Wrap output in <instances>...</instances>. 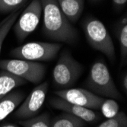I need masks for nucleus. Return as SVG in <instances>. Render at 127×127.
<instances>
[{
  "instance_id": "obj_20",
  "label": "nucleus",
  "mask_w": 127,
  "mask_h": 127,
  "mask_svg": "<svg viewBox=\"0 0 127 127\" xmlns=\"http://www.w3.org/2000/svg\"><path fill=\"white\" fill-rule=\"evenodd\" d=\"M101 112L106 118H111L119 112V104L114 99L103 100L100 106Z\"/></svg>"
},
{
  "instance_id": "obj_4",
  "label": "nucleus",
  "mask_w": 127,
  "mask_h": 127,
  "mask_svg": "<svg viewBox=\"0 0 127 127\" xmlns=\"http://www.w3.org/2000/svg\"><path fill=\"white\" fill-rule=\"evenodd\" d=\"M83 72V66L68 50H63L53 71L54 85L59 90L71 88Z\"/></svg>"
},
{
  "instance_id": "obj_15",
  "label": "nucleus",
  "mask_w": 127,
  "mask_h": 127,
  "mask_svg": "<svg viewBox=\"0 0 127 127\" xmlns=\"http://www.w3.org/2000/svg\"><path fill=\"white\" fill-rule=\"evenodd\" d=\"M117 37L120 49V65L127 63V18L125 16L117 25Z\"/></svg>"
},
{
  "instance_id": "obj_3",
  "label": "nucleus",
  "mask_w": 127,
  "mask_h": 127,
  "mask_svg": "<svg viewBox=\"0 0 127 127\" xmlns=\"http://www.w3.org/2000/svg\"><path fill=\"white\" fill-rule=\"evenodd\" d=\"M82 26L91 47L103 53L110 60L113 61L116 57L115 48L105 25L100 20L88 16L83 20Z\"/></svg>"
},
{
  "instance_id": "obj_17",
  "label": "nucleus",
  "mask_w": 127,
  "mask_h": 127,
  "mask_svg": "<svg viewBox=\"0 0 127 127\" xmlns=\"http://www.w3.org/2000/svg\"><path fill=\"white\" fill-rule=\"evenodd\" d=\"M18 124L23 127H51L50 116L46 112L27 120H19Z\"/></svg>"
},
{
  "instance_id": "obj_8",
  "label": "nucleus",
  "mask_w": 127,
  "mask_h": 127,
  "mask_svg": "<svg viewBox=\"0 0 127 127\" xmlns=\"http://www.w3.org/2000/svg\"><path fill=\"white\" fill-rule=\"evenodd\" d=\"M47 91L48 83L47 82L34 88L15 112V117L21 120L37 116L44 103Z\"/></svg>"
},
{
  "instance_id": "obj_23",
  "label": "nucleus",
  "mask_w": 127,
  "mask_h": 127,
  "mask_svg": "<svg viewBox=\"0 0 127 127\" xmlns=\"http://www.w3.org/2000/svg\"><path fill=\"white\" fill-rule=\"evenodd\" d=\"M0 127H19V126L12 123H3L0 126Z\"/></svg>"
},
{
  "instance_id": "obj_1",
  "label": "nucleus",
  "mask_w": 127,
  "mask_h": 127,
  "mask_svg": "<svg viewBox=\"0 0 127 127\" xmlns=\"http://www.w3.org/2000/svg\"><path fill=\"white\" fill-rule=\"evenodd\" d=\"M43 11V32L50 40L75 43L78 31L63 15L56 0H40Z\"/></svg>"
},
{
  "instance_id": "obj_18",
  "label": "nucleus",
  "mask_w": 127,
  "mask_h": 127,
  "mask_svg": "<svg viewBox=\"0 0 127 127\" xmlns=\"http://www.w3.org/2000/svg\"><path fill=\"white\" fill-rule=\"evenodd\" d=\"M27 2L28 0H0V12L11 14L21 9Z\"/></svg>"
},
{
  "instance_id": "obj_22",
  "label": "nucleus",
  "mask_w": 127,
  "mask_h": 127,
  "mask_svg": "<svg viewBox=\"0 0 127 127\" xmlns=\"http://www.w3.org/2000/svg\"><path fill=\"white\" fill-rule=\"evenodd\" d=\"M122 85H123V90L125 91V93L126 94V92H127V75L126 74L123 77Z\"/></svg>"
},
{
  "instance_id": "obj_11",
  "label": "nucleus",
  "mask_w": 127,
  "mask_h": 127,
  "mask_svg": "<svg viewBox=\"0 0 127 127\" xmlns=\"http://www.w3.org/2000/svg\"><path fill=\"white\" fill-rule=\"evenodd\" d=\"M62 12L71 24H75L82 15L85 0H56Z\"/></svg>"
},
{
  "instance_id": "obj_16",
  "label": "nucleus",
  "mask_w": 127,
  "mask_h": 127,
  "mask_svg": "<svg viewBox=\"0 0 127 127\" xmlns=\"http://www.w3.org/2000/svg\"><path fill=\"white\" fill-rule=\"evenodd\" d=\"M21 12V9L15 11L14 12L9 14L4 20L0 23V53H1L3 42L7 37L8 32L13 27L14 24L18 18Z\"/></svg>"
},
{
  "instance_id": "obj_21",
  "label": "nucleus",
  "mask_w": 127,
  "mask_h": 127,
  "mask_svg": "<svg viewBox=\"0 0 127 127\" xmlns=\"http://www.w3.org/2000/svg\"><path fill=\"white\" fill-rule=\"evenodd\" d=\"M126 2H127V0H113L114 7L117 9H120L124 7Z\"/></svg>"
},
{
  "instance_id": "obj_12",
  "label": "nucleus",
  "mask_w": 127,
  "mask_h": 127,
  "mask_svg": "<svg viewBox=\"0 0 127 127\" xmlns=\"http://www.w3.org/2000/svg\"><path fill=\"white\" fill-rule=\"evenodd\" d=\"M25 98V94L20 91H11L0 100V122L12 113Z\"/></svg>"
},
{
  "instance_id": "obj_14",
  "label": "nucleus",
  "mask_w": 127,
  "mask_h": 127,
  "mask_svg": "<svg viewBox=\"0 0 127 127\" xmlns=\"http://www.w3.org/2000/svg\"><path fill=\"white\" fill-rule=\"evenodd\" d=\"M86 124L84 120L66 112L51 120V127H85Z\"/></svg>"
},
{
  "instance_id": "obj_7",
  "label": "nucleus",
  "mask_w": 127,
  "mask_h": 127,
  "mask_svg": "<svg viewBox=\"0 0 127 127\" xmlns=\"http://www.w3.org/2000/svg\"><path fill=\"white\" fill-rule=\"evenodd\" d=\"M42 15L40 0H32L22 11L13 26L15 36L19 42H22L36 29Z\"/></svg>"
},
{
  "instance_id": "obj_10",
  "label": "nucleus",
  "mask_w": 127,
  "mask_h": 127,
  "mask_svg": "<svg viewBox=\"0 0 127 127\" xmlns=\"http://www.w3.org/2000/svg\"><path fill=\"white\" fill-rule=\"evenodd\" d=\"M49 104L53 108L72 114L86 123H94L100 119V115L97 112L68 103L59 97L51 98L49 101Z\"/></svg>"
},
{
  "instance_id": "obj_13",
  "label": "nucleus",
  "mask_w": 127,
  "mask_h": 127,
  "mask_svg": "<svg viewBox=\"0 0 127 127\" xmlns=\"http://www.w3.org/2000/svg\"><path fill=\"white\" fill-rule=\"evenodd\" d=\"M27 82L20 77L5 70L0 71V100L13 89L25 85Z\"/></svg>"
},
{
  "instance_id": "obj_2",
  "label": "nucleus",
  "mask_w": 127,
  "mask_h": 127,
  "mask_svg": "<svg viewBox=\"0 0 127 127\" xmlns=\"http://www.w3.org/2000/svg\"><path fill=\"white\" fill-rule=\"evenodd\" d=\"M85 86L87 90L99 97L114 100L123 99L107 66L102 60L97 61L91 65Z\"/></svg>"
},
{
  "instance_id": "obj_5",
  "label": "nucleus",
  "mask_w": 127,
  "mask_h": 127,
  "mask_svg": "<svg viewBox=\"0 0 127 127\" xmlns=\"http://www.w3.org/2000/svg\"><path fill=\"white\" fill-rule=\"evenodd\" d=\"M61 48V43L31 42L11 50L10 56L18 60L33 62L51 61L56 58Z\"/></svg>"
},
{
  "instance_id": "obj_6",
  "label": "nucleus",
  "mask_w": 127,
  "mask_h": 127,
  "mask_svg": "<svg viewBox=\"0 0 127 127\" xmlns=\"http://www.w3.org/2000/svg\"><path fill=\"white\" fill-rule=\"evenodd\" d=\"M0 69L33 84L41 82L46 73V66L43 64L18 59L0 60Z\"/></svg>"
},
{
  "instance_id": "obj_24",
  "label": "nucleus",
  "mask_w": 127,
  "mask_h": 127,
  "mask_svg": "<svg viewBox=\"0 0 127 127\" xmlns=\"http://www.w3.org/2000/svg\"><path fill=\"white\" fill-rule=\"evenodd\" d=\"M100 1H102V0H90V2H94V3H95V2H100Z\"/></svg>"
},
{
  "instance_id": "obj_19",
  "label": "nucleus",
  "mask_w": 127,
  "mask_h": 127,
  "mask_svg": "<svg viewBox=\"0 0 127 127\" xmlns=\"http://www.w3.org/2000/svg\"><path fill=\"white\" fill-rule=\"evenodd\" d=\"M96 127H127V117L123 111L118 112L114 117L108 118Z\"/></svg>"
},
{
  "instance_id": "obj_9",
  "label": "nucleus",
  "mask_w": 127,
  "mask_h": 127,
  "mask_svg": "<svg viewBox=\"0 0 127 127\" xmlns=\"http://www.w3.org/2000/svg\"><path fill=\"white\" fill-rule=\"evenodd\" d=\"M54 94L65 101L91 110H97L103 101V97H99L90 91L83 88H68L58 90Z\"/></svg>"
}]
</instances>
